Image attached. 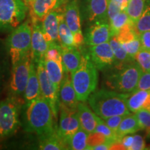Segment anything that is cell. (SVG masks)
Here are the masks:
<instances>
[{"instance_id":"6da1fadb","label":"cell","mask_w":150,"mask_h":150,"mask_svg":"<svg viewBox=\"0 0 150 150\" xmlns=\"http://www.w3.org/2000/svg\"><path fill=\"white\" fill-rule=\"evenodd\" d=\"M53 110L42 96L24 103L22 112V126L24 131L35 133L39 136L52 133L56 129Z\"/></svg>"},{"instance_id":"7a4b0ae2","label":"cell","mask_w":150,"mask_h":150,"mask_svg":"<svg viewBox=\"0 0 150 150\" xmlns=\"http://www.w3.org/2000/svg\"><path fill=\"white\" fill-rule=\"evenodd\" d=\"M130 93H119L113 90L100 89L90 95L88 102L92 110L102 119L130 113L127 99Z\"/></svg>"},{"instance_id":"3957f363","label":"cell","mask_w":150,"mask_h":150,"mask_svg":"<svg viewBox=\"0 0 150 150\" xmlns=\"http://www.w3.org/2000/svg\"><path fill=\"white\" fill-rule=\"evenodd\" d=\"M72 81L79 102H86L96 89L98 73L88 54H83L81 63L71 73Z\"/></svg>"},{"instance_id":"277c9868","label":"cell","mask_w":150,"mask_h":150,"mask_svg":"<svg viewBox=\"0 0 150 150\" xmlns=\"http://www.w3.org/2000/svg\"><path fill=\"white\" fill-rule=\"evenodd\" d=\"M31 34L32 24L29 21L24 22L11 31L6 40V49L12 65L31 52Z\"/></svg>"},{"instance_id":"5b68a950","label":"cell","mask_w":150,"mask_h":150,"mask_svg":"<svg viewBox=\"0 0 150 150\" xmlns=\"http://www.w3.org/2000/svg\"><path fill=\"white\" fill-rule=\"evenodd\" d=\"M142 72L143 71L138 63H131L110 74L106 83L113 91L131 93L136 91Z\"/></svg>"},{"instance_id":"8992f818","label":"cell","mask_w":150,"mask_h":150,"mask_svg":"<svg viewBox=\"0 0 150 150\" xmlns=\"http://www.w3.org/2000/svg\"><path fill=\"white\" fill-rule=\"evenodd\" d=\"M28 8L24 0H0V32L11 31L20 25Z\"/></svg>"},{"instance_id":"52a82bcc","label":"cell","mask_w":150,"mask_h":150,"mask_svg":"<svg viewBox=\"0 0 150 150\" xmlns=\"http://www.w3.org/2000/svg\"><path fill=\"white\" fill-rule=\"evenodd\" d=\"M21 104V99L11 96L0 102V129L4 138L11 136L18 130Z\"/></svg>"},{"instance_id":"ba28073f","label":"cell","mask_w":150,"mask_h":150,"mask_svg":"<svg viewBox=\"0 0 150 150\" xmlns=\"http://www.w3.org/2000/svg\"><path fill=\"white\" fill-rule=\"evenodd\" d=\"M32 61L31 52L24 56L18 63L12 65L9 83L10 96L18 97L24 95L29 76L30 66Z\"/></svg>"},{"instance_id":"9c48e42d","label":"cell","mask_w":150,"mask_h":150,"mask_svg":"<svg viewBox=\"0 0 150 150\" xmlns=\"http://www.w3.org/2000/svg\"><path fill=\"white\" fill-rule=\"evenodd\" d=\"M36 68L40 82L41 95L49 102L53 110L54 117L56 119L59 108V90L49 78L45 67L44 60L40 61L36 63Z\"/></svg>"},{"instance_id":"30bf717a","label":"cell","mask_w":150,"mask_h":150,"mask_svg":"<svg viewBox=\"0 0 150 150\" xmlns=\"http://www.w3.org/2000/svg\"><path fill=\"white\" fill-rule=\"evenodd\" d=\"M59 110L60 119L57 132L67 145L69 138L81 127L77 108H70L59 103Z\"/></svg>"},{"instance_id":"8fae6325","label":"cell","mask_w":150,"mask_h":150,"mask_svg":"<svg viewBox=\"0 0 150 150\" xmlns=\"http://www.w3.org/2000/svg\"><path fill=\"white\" fill-rule=\"evenodd\" d=\"M79 6L82 18L88 22H108V0H81Z\"/></svg>"},{"instance_id":"7c38bea8","label":"cell","mask_w":150,"mask_h":150,"mask_svg":"<svg viewBox=\"0 0 150 150\" xmlns=\"http://www.w3.org/2000/svg\"><path fill=\"white\" fill-rule=\"evenodd\" d=\"M88 56L97 70H104L115 64V56L109 42L90 46Z\"/></svg>"},{"instance_id":"4fadbf2b","label":"cell","mask_w":150,"mask_h":150,"mask_svg":"<svg viewBox=\"0 0 150 150\" xmlns=\"http://www.w3.org/2000/svg\"><path fill=\"white\" fill-rule=\"evenodd\" d=\"M115 36L127 54L134 59L137 53L142 50L140 34L135 28V23L129 24Z\"/></svg>"},{"instance_id":"5bb4252c","label":"cell","mask_w":150,"mask_h":150,"mask_svg":"<svg viewBox=\"0 0 150 150\" xmlns=\"http://www.w3.org/2000/svg\"><path fill=\"white\" fill-rule=\"evenodd\" d=\"M63 14L65 22L74 33L79 47L84 42V36L81 27V12L79 0H72L67 4Z\"/></svg>"},{"instance_id":"9a60e30c","label":"cell","mask_w":150,"mask_h":150,"mask_svg":"<svg viewBox=\"0 0 150 150\" xmlns=\"http://www.w3.org/2000/svg\"><path fill=\"white\" fill-rule=\"evenodd\" d=\"M83 36L84 42L89 47L109 42L112 37L110 24L108 22H94L88 28Z\"/></svg>"},{"instance_id":"2e32d148","label":"cell","mask_w":150,"mask_h":150,"mask_svg":"<svg viewBox=\"0 0 150 150\" xmlns=\"http://www.w3.org/2000/svg\"><path fill=\"white\" fill-rule=\"evenodd\" d=\"M40 22H31L32 34H31V59L35 63L45 59L47 50L50 43L47 41L42 32Z\"/></svg>"},{"instance_id":"e0dca14e","label":"cell","mask_w":150,"mask_h":150,"mask_svg":"<svg viewBox=\"0 0 150 150\" xmlns=\"http://www.w3.org/2000/svg\"><path fill=\"white\" fill-rule=\"evenodd\" d=\"M59 103H62L70 108H77L79 101L76 97L74 86H73L71 73L64 72L63 81L59 88Z\"/></svg>"},{"instance_id":"ac0fdd59","label":"cell","mask_w":150,"mask_h":150,"mask_svg":"<svg viewBox=\"0 0 150 150\" xmlns=\"http://www.w3.org/2000/svg\"><path fill=\"white\" fill-rule=\"evenodd\" d=\"M61 14L57 11H52L41 21L42 32L49 43L59 42V31Z\"/></svg>"},{"instance_id":"d6986e66","label":"cell","mask_w":150,"mask_h":150,"mask_svg":"<svg viewBox=\"0 0 150 150\" xmlns=\"http://www.w3.org/2000/svg\"><path fill=\"white\" fill-rule=\"evenodd\" d=\"M63 0H32L30 4L31 22H41L52 11L61 4Z\"/></svg>"},{"instance_id":"ffe728a7","label":"cell","mask_w":150,"mask_h":150,"mask_svg":"<svg viewBox=\"0 0 150 150\" xmlns=\"http://www.w3.org/2000/svg\"><path fill=\"white\" fill-rule=\"evenodd\" d=\"M41 96L42 95L40 91V82L38 76L36 63L32 60L30 66L29 79L23 95L24 103L31 102Z\"/></svg>"},{"instance_id":"44dd1931","label":"cell","mask_w":150,"mask_h":150,"mask_svg":"<svg viewBox=\"0 0 150 150\" xmlns=\"http://www.w3.org/2000/svg\"><path fill=\"white\" fill-rule=\"evenodd\" d=\"M77 111L81 127L88 134L95 132L97 127V117L84 102H79L77 106Z\"/></svg>"},{"instance_id":"7402d4cb","label":"cell","mask_w":150,"mask_h":150,"mask_svg":"<svg viewBox=\"0 0 150 150\" xmlns=\"http://www.w3.org/2000/svg\"><path fill=\"white\" fill-rule=\"evenodd\" d=\"M127 106L132 112L141 110H150V90L135 91L129 94Z\"/></svg>"},{"instance_id":"603a6c76","label":"cell","mask_w":150,"mask_h":150,"mask_svg":"<svg viewBox=\"0 0 150 150\" xmlns=\"http://www.w3.org/2000/svg\"><path fill=\"white\" fill-rule=\"evenodd\" d=\"M83 55L79 47H62V63L64 71L72 73L77 69L81 63Z\"/></svg>"},{"instance_id":"cb8c5ba5","label":"cell","mask_w":150,"mask_h":150,"mask_svg":"<svg viewBox=\"0 0 150 150\" xmlns=\"http://www.w3.org/2000/svg\"><path fill=\"white\" fill-rule=\"evenodd\" d=\"M142 129L140 124L135 112L134 114L129 113L127 115L124 117L116 131V136L119 140V144L120 141L123 137L129 134H135L137 131L142 130Z\"/></svg>"},{"instance_id":"d4e9b609","label":"cell","mask_w":150,"mask_h":150,"mask_svg":"<svg viewBox=\"0 0 150 150\" xmlns=\"http://www.w3.org/2000/svg\"><path fill=\"white\" fill-rule=\"evenodd\" d=\"M115 56V64L114 66L116 70H120L128 64L133 63V58L127 54L123 47L117 40L115 35H112L109 40Z\"/></svg>"},{"instance_id":"484cf974","label":"cell","mask_w":150,"mask_h":150,"mask_svg":"<svg viewBox=\"0 0 150 150\" xmlns=\"http://www.w3.org/2000/svg\"><path fill=\"white\" fill-rule=\"evenodd\" d=\"M39 149L42 150L67 149V145L58 134L57 129L53 132L40 136Z\"/></svg>"},{"instance_id":"4316f807","label":"cell","mask_w":150,"mask_h":150,"mask_svg":"<svg viewBox=\"0 0 150 150\" xmlns=\"http://www.w3.org/2000/svg\"><path fill=\"white\" fill-rule=\"evenodd\" d=\"M59 40L63 48L79 47L74 33L65 22L63 13H61L60 17Z\"/></svg>"},{"instance_id":"83f0119b","label":"cell","mask_w":150,"mask_h":150,"mask_svg":"<svg viewBox=\"0 0 150 150\" xmlns=\"http://www.w3.org/2000/svg\"><path fill=\"white\" fill-rule=\"evenodd\" d=\"M44 61L45 67L49 78L59 90L65 72L63 63L53 60H44Z\"/></svg>"},{"instance_id":"f1b7e54d","label":"cell","mask_w":150,"mask_h":150,"mask_svg":"<svg viewBox=\"0 0 150 150\" xmlns=\"http://www.w3.org/2000/svg\"><path fill=\"white\" fill-rule=\"evenodd\" d=\"M89 134L80 127L67 142V149L85 150L87 149Z\"/></svg>"},{"instance_id":"f546056e","label":"cell","mask_w":150,"mask_h":150,"mask_svg":"<svg viewBox=\"0 0 150 150\" xmlns=\"http://www.w3.org/2000/svg\"><path fill=\"white\" fill-rule=\"evenodd\" d=\"M133 22L129 18L128 15H127L126 11L123 10L120 12L117 16L114 17L110 21H109L110 31H111V35H117V33L123 29L124 27H126L129 24Z\"/></svg>"},{"instance_id":"4dcf8cb0","label":"cell","mask_w":150,"mask_h":150,"mask_svg":"<svg viewBox=\"0 0 150 150\" xmlns=\"http://www.w3.org/2000/svg\"><path fill=\"white\" fill-rule=\"evenodd\" d=\"M145 0H130L125 11L130 20L134 23L140 18L145 10Z\"/></svg>"},{"instance_id":"1f68e13d","label":"cell","mask_w":150,"mask_h":150,"mask_svg":"<svg viewBox=\"0 0 150 150\" xmlns=\"http://www.w3.org/2000/svg\"><path fill=\"white\" fill-rule=\"evenodd\" d=\"M95 132H97L99 134H102L109 141H111L116 144H119V140H118L116 134L114 131H112L107 125L104 122L102 119L99 117V116L97 117V127L95 129Z\"/></svg>"},{"instance_id":"d6a6232c","label":"cell","mask_w":150,"mask_h":150,"mask_svg":"<svg viewBox=\"0 0 150 150\" xmlns=\"http://www.w3.org/2000/svg\"><path fill=\"white\" fill-rule=\"evenodd\" d=\"M135 28L138 33L150 31V6L144 10L143 13L135 23Z\"/></svg>"},{"instance_id":"836d02e7","label":"cell","mask_w":150,"mask_h":150,"mask_svg":"<svg viewBox=\"0 0 150 150\" xmlns=\"http://www.w3.org/2000/svg\"><path fill=\"white\" fill-rule=\"evenodd\" d=\"M134 60L143 72H150V52L142 49L135 56Z\"/></svg>"},{"instance_id":"e575fe53","label":"cell","mask_w":150,"mask_h":150,"mask_svg":"<svg viewBox=\"0 0 150 150\" xmlns=\"http://www.w3.org/2000/svg\"><path fill=\"white\" fill-rule=\"evenodd\" d=\"M44 60H53L62 62V47L59 42L50 43Z\"/></svg>"},{"instance_id":"d590c367","label":"cell","mask_w":150,"mask_h":150,"mask_svg":"<svg viewBox=\"0 0 150 150\" xmlns=\"http://www.w3.org/2000/svg\"><path fill=\"white\" fill-rule=\"evenodd\" d=\"M142 129L146 132L147 138H150V110H141L135 112Z\"/></svg>"},{"instance_id":"8d00e7d4","label":"cell","mask_w":150,"mask_h":150,"mask_svg":"<svg viewBox=\"0 0 150 150\" xmlns=\"http://www.w3.org/2000/svg\"><path fill=\"white\" fill-rule=\"evenodd\" d=\"M126 115H127L112 116V117L102 119V120L104 121V122L106 124L112 131H114L116 134V131H117L118 127H119L120 125L121 122L122 121L124 117Z\"/></svg>"},{"instance_id":"74e56055","label":"cell","mask_w":150,"mask_h":150,"mask_svg":"<svg viewBox=\"0 0 150 150\" xmlns=\"http://www.w3.org/2000/svg\"><path fill=\"white\" fill-rule=\"evenodd\" d=\"M150 90V72H143L140 76L136 91Z\"/></svg>"},{"instance_id":"f35d334b","label":"cell","mask_w":150,"mask_h":150,"mask_svg":"<svg viewBox=\"0 0 150 150\" xmlns=\"http://www.w3.org/2000/svg\"><path fill=\"white\" fill-rule=\"evenodd\" d=\"M123 11L121 7L112 0H108V22L112 20L114 17Z\"/></svg>"},{"instance_id":"ab89813d","label":"cell","mask_w":150,"mask_h":150,"mask_svg":"<svg viewBox=\"0 0 150 150\" xmlns=\"http://www.w3.org/2000/svg\"><path fill=\"white\" fill-rule=\"evenodd\" d=\"M145 141L140 135H134L129 150H142L145 149Z\"/></svg>"},{"instance_id":"60d3db41","label":"cell","mask_w":150,"mask_h":150,"mask_svg":"<svg viewBox=\"0 0 150 150\" xmlns=\"http://www.w3.org/2000/svg\"><path fill=\"white\" fill-rule=\"evenodd\" d=\"M142 49L150 52V31H144L140 33Z\"/></svg>"},{"instance_id":"b9f144b4","label":"cell","mask_w":150,"mask_h":150,"mask_svg":"<svg viewBox=\"0 0 150 150\" xmlns=\"http://www.w3.org/2000/svg\"><path fill=\"white\" fill-rule=\"evenodd\" d=\"M4 61L1 59V55H0V90L2 87L4 78V72H5V66H4Z\"/></svg>"},{"instance_id":"7bdbcfd3","label":"cell","mask_w":150,"mask_h":150,"mask_svg":"<svg viewBox=\"0 0 150 150\" xmlns=\"http://www.w3.org/2000/svg\"><path fill=\"white\" fill-rule=\"evenodd\" d=\"M112 1H113L114 2L119 5L122 10H125L130 0H112Z\"/></svg>"},{"instance_id":"ee69618b","label":"cell","mask_w":150,"mask_h":150,"mask_svg":"<svg viewBox=\"0 0 150 150\" xmlns=\"http://www.w3.org/2000/svg\"><path fill=\"white\" fill-rule=\"evenodd\" d=\"M24 1L26 3V4L28 6V7H29L30 4H31V1H32V0H24Z\"/></svg>"},{"instance_id":"f6af8a7d","label":"cell","mask_w":150,"mask_h":150,"mask_svg":"<svg viewBox=\"0 0 150 150\" xmlns=\"http://www.w3.org/2000/svg\"><path fill=\"white\" fill-rule=\"evenodd\" d=\"M3 138H4V136L2 135V133H1V129H0V141H1Z\"/></svg>"}]
</instances>
